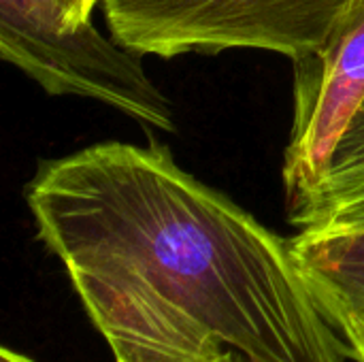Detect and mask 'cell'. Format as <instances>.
<instances>
[{
	"mask_svg": "<svg viewBox=\"0 0 364 362\" xmlns=\"http://www.w3.org/2000/svg\"><path fill=\"white\" fill-rule=\"evenodd\" d=\"M115 362H346L292 239L181 169L164 145L96 143L26 186Z\"/></svg>",
	"mask_w": 364,
	"mask_h": 362,
	"instance_id": "obj_1",
	"label": "cell"
},
{
	"mask_svg": "<svg viewBox=\"0 0 364 362\" xmlns=\"http://www.w3.org/2000/svg\"><path fill=\"white\" fill-rule=\"evenodd\" d=\"M354 0H98L111 38L139 55L318 49Z\"/></svg>",
	"mask_w": 364,
	"mask_h": 362,
	"instance_id": "obj_2",
	"label": "cell"
},
{
	"mask_svg": "<svg viewBox=\"0 0 364 362\" xmlns=\"http://www.w3.org/2000/svg\"><path fill=\"white\" fill-rule=\"evenodd\" d=\"M0 58L51 96L94 98L175 132L171 100L147 77L143 55L102 36L92 21L66 23L55 0H0Z\"/></svg>",
	"mask_w": 364,
	"mask_h": 362,
	"instance_id": "obj_3",
	"label": "cell"
},
{
	"mask_svg": "<svg viewBox=\"0 0 364 362\" xmlns=\"http://www.w3.org/2000/svg\"><path fill=\"white\" fill-rule=\"evenodd\" d=\"M294 64V113L282 179L288 209L320 181L364 102V0H354L324 43Z\"/></svg>",
	"mask_w": 364,
	"mask_h": 362,
	"instance_id": "obj_4",
	"label": "cell"
},
{
	"mask_svg": "<svg viewBox=\"0 0 364 362\" xmlns=\"http://www.w3.org/2000/svg\"><path fill=\"white\" fill-rule=\"evenodd\" d=\"M288 220L299 233L364 224V102L337 141L324 175Z\"/></svg>",
	"mask_w": 364,
	"mask_h": 362,
	"instance_id": "obj_5",
	"label": "cell"
},
{
	"mask_svg": "<svg viewBox=\"0 0 364 362\" xmlns=\"http://www.w3.org/2000/svg\"><path fill=\"white\" fill-rule=\"evenodd\" d=\"M292 250L316 297L364 305V224L299 233Z\"/></svg>",
	"mask_w": 364,
	"mask_h": 362,
	"instance_id": "obj_6",
	"label": "cell"
},
{
	"mask_svg": "<svg viewBox=\"0 0 364 362\" xmlns=\"http://www.w3.org/2000/svg\"><path fill=\"white\" fill-rule=\"evenodd\" d=\"M326 318L339 331L346 341L348 356L356 362H364V305H348L341 301L316 297Z\"/></svg>",
	"mask_w": 364,
	"mask_h": 362,
	"instance_id": "obj_7",
	"label": "cell"
},
{
	"mask_svg": "<svg viewBox=\"0 0 364 362\" xmlns=\"http://www.w3.org/2000/svg\"><path fill=\"white\" fill-rule=\"evenodd\" d=\"M62 17L70 26H79L83 21H90L92 9L98 4V0H55Z\"/></svg>",
	"mask_w": 364,
	"mask_h": 362,
	"instance_id": "obj_8",
	"label": "cell"
},
{
	"mask_svg": "<svg viewBox=\"0 0 364 362\" xmlns=\"http://www.w3.org/2000/svg\"><path fill=\"white\" fill-rule=\"evenodd\" d=\"M0 361L2 362H32L30 358H26V356H21V354L13 352V350H9V348H2V352H0Z\"/></svg>",
	"mask_w": 364,
	"mask_h": 362,
	"instance_id": "obj_9",
	"label": "cell"
},
{
	"mask_svg": "<svg viewBox=\"0 0 364 362\" xmlns=\"http://www.w3.org/2000/svg\"><path fill=\"white\" fill-rule=\"evenodd\" d=\"M215 362H250L245 356H241V354H237V352H232V350H228V352H224L220 358Z\"/></svg>",
	"mask_w": 364,
	"mask_h": 362,
	"instance_id": "obj_10",
	"label": "cell"
}]
</instances>
